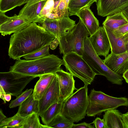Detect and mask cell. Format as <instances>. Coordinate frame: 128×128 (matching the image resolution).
I'll return each mask as SVG.
<instances>
[{"label": "cell", "mask_w": 128, "mask_h": 128, "mask_svg": "<svg viewBox=\"0 0 128 128\" xmlns=\"http://www.w3.org/2000/svg\"><path fill=\"white\" fill-rule=\"evenodd\" d=\"M60 100L58 80L56 74L46 91L41 99L38 101V114L40 115L49 106L59 102Z\"/></svg>", "instance_id": "cell-10"}, {"label": "cell", "mask_w": 128, "mask_h": 128, "mask_svg": "<svg viewBox=\"0 0 128 128\" xmlns=\"http://www.w3.org/2000/svg\"><path fill=\"white\" fill-rule=\"evenodd\" d=\"M80 19L68 33L62 37L59 41V51L63 54L74 52L82 56L86 38L90 36Z\"/></svg>", "instance_id": "cell-6"}, {"label": "cell", "mask_w": 128, "mask_h": 128, "mask_svg": "<svg viewBox=\"0 0 128 128\" xmlns=\"http://www.w3.org/2000/svg\"><path fill=\"white\" fill-rule=\"evenodd\" d=\"M93 124L96 128H106L105 122L103 118L102 119L97 117L91 123Z\"/></svg>", "instance_id": "cell-34"}, {"label": "cell", "mask_w": 128, "mask_h": 128, "mask_svg": "<svg viewBox=\"0 0 128 128\" xmlns=\"http://www.w3.org/2000/svg\"><path fill=\"white\" fill-rule=\"evenodd\" d=\"M26 118L19 115L17 113L12 116L7 118L0 122V128H16Z\"/></svg>", "instance_id": "cell-28"}, {"label": "cell", "mask_w": 128, "mask_h": 128, "mask_svg": "<svg viewBox=\"0 0 128 128\" xmlns=\"http://www.w3.org/2000/svg\"><path fill=\"white\" fill-rule=\"evenodd\" d=\"M104 27L109 40L111 52L118 54L126 51L125 44L122 39L116 38L112 30Z\"/></svg>", "instance_id": "cell-23"}, {"label": "cell", "mask_w": 128, "mask_h": 128, "mask_svg": "<svg viewBox=\"0 0 128 128\" xmlns=\"http://www.w3.org/2000/svg\"><path fill=\"white\" fill-rule=\"evenodd\" d=\"M49 45H48L40 49L23 56L25 60H31L42 58L50 55Z\"/></svg>", "instance_id": "cell-29"}, {"label": "cell", "mask_w": 128, "mask_h": 128, "mask_svg": "<svg viewBox=\"0 0 128 128\" xmlns=\"http://www.w3.org/2000/svg\"><path fill=\"white\" fill-rule=\"evenodd\" d=\"M98 14L105 17L121 12L128 5V0H97Z\"/></svg>", "instance_id": "cell-14"}, {"label": "cell", "mask_w": 128, "mask_h": 128, "mask_svg": "<svg viewBox=\"0 0 128 128\" xmlns=\"http://www.w3.org/2000/svg\"><path fill=\"white\" fill-rule=\"evenodd\" d=\"M66 4V9L67 12H68V6L70 0H64Z\"/></svg>", "instance_id": "cell-46"}, {"label": "cell", "mask_w": 128, "mask_h": 128, "mask_svg": "<svg viewBox=\"0 0 128 128\" xmlns=\"http://www.w3.org/2000/svg\"><path fill=\"white\" fill-rule=\"evenodd\" d=\"M62 59L67 70L82 80L85 86L93 82L96 75L82 56L71 52L63 54Z\"/></svg>", "instance_id": "cell-7"}, {"label": "cell", "mask_w": 128, "mask_h": 128, "mask_svg": "<svg viewBox=\"0 0 128 128\" xmlns=\"http://www.w3.org/2000/svg\"><path fill=\"white\" fill-rule=\"evenodd\" d=\"M29 0H0V11L6 13L26 4Z\"/></svg>", "instance_id": "cell-27"}, {"label": "cell", "mask_w": 128, "mask_h": 128, "mask_svg": "<svg viewBox=\"0 0 128 128\" xmlns=\"http://www.w3.org/2000/svg\"><path fill=\"white\" fill-rule=\"evenodd\" d=\"M47 0L42 1L28 6H24L18 15L32 22L39 23L40 12Z\"/></svg>", "instance_id": "cell-17"}, {"label": "cell", "mask_w": 128, "mask_h": 128, "mask_svg": "<svg viewBox=\"0 0 128 128\" xmlns=\"http://www.w3.org/2000/svg\"><path fill=\"white\" fill-rule=\"evenodd\" d=\"M88 38L94 50L98 56L105 57L109 54L110 44L103 26H100L97 31Z\"/></svg>", "instance_id": "cell-11"}, {"label": "cell", "mask_w": 128, "mask_h": 128, "mask_svg": "<svg viewBox=\"0 0 128 128\" xmlns=\"http://www.w3.org/2000/svg\"><path fill=\"white\" fill-rule=\"evenodd\" d=\"M88 90L87 86L78 89L64 101L61 114L74 122L84 118L89 103Z\"/></svg>", "instance_id": "cell-4"}, {"label": "cell", "mask_w": 128, "mask_h": 128, "mask_svg": "<svg viewBox=\"0 0 128 128\" xmlns=\"http://www.w3.org/2000/svg\"><path fill=\"white\" fill-rule=\"evenodd\" d=\"M35 77L21 75L9 71L0 72V86L6 93L17 97Z\"/></svg>", "instance_id": "cell-8"}, {"label": "cell", "mask_w": 128, "mask_h": 128, "mask_svg": "<svg viewBox=\"0 0 128 128\" xmlns=\"http://www.w3.org/2000/svg\"><path fill=\"white\" fill-rule=\"evenodd\" d=\"M38 101L34 98L32 94L19 106L17 113L26 118L34 112L38 113Z\"/></svg>", "instance_id": "cell-20"}, {"label": "cell", "mask_w": 128, "mask_h": 128, "mask_svg": "<svg viewBox=\"0 0 128 128\" xmlns=\"http://www.w3.org/2000/svg\"><path fill=\"white\" fill-rule=\"evenodd\" d=\"M82 56L96 75L105 76L113 84H122L123 80L122 76L113 72L105 64L95 52L88 36L85 39Z\"/></svg>", "instance_id": "cell-5"}, {"label": "cell", "mask_w": 128, "mask_h": 128, "mask_svg": "<svg viewBox=\"0 0 128 128\" xmlns=\"http://www.w3.org/2000/svg\"><path fill=\"white\" fill-rule=\"evenodd\" d=\"M103 119L106 128H124L122 114L118 110L112 109L105 112Z\"/></svg>", "instance_id": "cell-19"}, {"label": "cell", "mask_w": 128, "mask_h": 128, "mask_svg": "<svg viewBox=\"0 0 128 128\" xmlns=\"http://www.w3.org/2000/svg\"><path fill=\"white\" fill-rule=\"evenodd\" d=\"M33 90L32 88L27 89L16 97L15 99L12 100L9 105L10 108L20 106L22 103L32 94Z\"/></svg>", "instance_id": "cell-30"}, {"label": "cell", "mask_w": 128, "mask_h": 128, "mask_svg": "<svg viewBox=\"0 0 128 128\" xmlns=\"http://www.w3.org/2000/svg\"><path fill=\"white\" fill-rule=\"evenodd\" d=\"M122 119L124 128H128V112L122 114Z\"/></svg>", "instance_id": "cell-36"}, {"label": "cell", "mask_w": 128, "mask_h": 128, "mask_svg": "<svg viewBox=\"0 0 128 128\" xmlns=\"http://www.w3.org/2000/svg\"><path fill=\"white\" fill-rule=\"evenodd\" d=\"M74 122L60 113L47 126L48 128H72Z\"/></svg>", "instance_id": "cell-26"}, {"label": "cell", "mask_w": 128, "mask_h": 128, "mask_svg": "<svg viewBox=\"0 0 128 128\" xmlns=\"http://www.w3.org/2000/svg\"><path fill=\"white\" fill-rule=\"evenodd\" d=\"M97 0H70L68 6V12L69 16L76 15L81 9L85 7L90 8V6Z\"/></svg>", "instance_id": "cell-25"}, {"label": "cell", "mask_w": 128, "mask_h": 128, "mask_svg": "<svg viewBox=\"0 0 128 128\" xmlns=\"http://www.w3.org/2000/svg\"><path fill=\"white\" fill-rule=\"evenodd\" d=\"M38 113L34 112L26 117L16 128H48L40 123Z\"/></svg>", "instance_id": "cell-24"}, {"label": "cell", "mask_w": 128, "mask_h": 128, "mask_svg": "<svg viewBox=\"0 0 128 128\" xmlns=\"http://www.w3.org/2000/svg\"><path fill=\"white\" fill-rule=\"evenodd\" d=\"M122 76L125 80L126 82L128 84V69L123 74Z\"/></svg>", "instance_id": "cell-43"}, {"label": "cell", "mask_w": 128, "mask_h": 128, "mask_svg": "<svg viewBox=\"0 0 128 128\" xmlns=\"http://www.w3.org/2000/svg\"><path fill=\"white\" fill-rule=\"evenodd\" d=\"M6 118V116L3 113L1 109L0 110V122L3 121Z\"/></svg>", "instance_id": "cell-45"}, {"label": "cell", "mask_w": 128, "mask_h": 128, "mask_svg": "<svg viewBox=\"0 0 128 128\" xmlns=\"http://www.w3.org/2000/svg\"><path fill=\"white\" fill-rule=\"evenodd\" d=\"M59 18L57 15L52 12L50 13L46 18V19H54Z\"/></svg>", "instance_id": "cell-40"}, {"label": "cell", "mask_w": 128, "mask_h": 128, "mask_svg": "<svg viewBox=\"0 0 128 128\" xmlns=\"http://www.w3.org/2000/svg\"><path fill=\"white\" fill-rule=\"evenodd\" d=\"M54 0H47L42 9L40 15V22L51 12H52L54 5Z\"/></svg>", "instance_id": "cell-31"}, {"label": "cell", "mask_w": 128, "mask_h": 128, "mask_svg": "<svg viewBox=\"0 0 128 128\" xmlns=\"http://www.w3.org/2000/svg\"><path fill=\"white\" fill-rule=\"evenodd\" d=\"M55 74L58 80L60 93V100L64 101L77 90L75 86V80L74 76L70 72L60 69Z\"/></svg>", "instance_id": "cell-12"}, {"label": "cell", "mask_w": 128, "mask_h": 128, "mask_svg": "<svg viewBox=\"0 0 128 128\" xmlns=\"http://www.w3.org/2000/svg\"><path fill=\"white\" fill-rule=\"evenodd\" d=\"M90 8L87 7L82 8L76 15L82 20L91 36L97 31L100 26L98 20Z\"/></svg>", "instance_id": "cell-16"}, {"label": "cell", "mask_w": 128, "mask_h": 128, "mask_svg": "<svg viewBox=\"0 0 128 128\" xmlns=\"http://www.w3.org/2000/svg\"><path fill=\"white\" fill-rule=\"evenodd\" d=\"M126 51H128V42L125 44Z\"/></svg>", "instance_id": "cell-47"}, {"label": "cell", "mask_w": 128, "mask_h": 128, "mask_svg": "<svg viewBox=\"0 0 128 128\" xmlns=\"http://www.w3.org/2000/svg\"><path fill=\"white\" fill-rule=\"evenodd\" d=\"M44 0H29L24 6H28L40 2ZM56 0H54L55 1Z\"/></svg>", "instance_id": "cell-38"}, {"label": "cell", "mask_w": 128, "mask_h": 128, "mask_svg": "<svg viewBox=\"0 0 128 128\" xmlns=\"http://www.w3.org/2000/svg\"><path fill=\"white\" fill-rule=\"evenodd\" d=\"M64 64L62 59L54 54L36 60H16L10 71L23 76L39 77L48 74H55Z\"/></svg>", "instance_id": "cell-2"}, {"label": "cell", "mask_w": 128, "mask_h": 128, "mask_svg": "<svg viewBox=\"0 0 128 128\" xmlns=\"http://www.w3.org/2000/svg\"><path fill=\"white\" fill-rule=\"evenodd\" d=\"M4 97L5 100V103H6V101L9 102L11 100V95L9 94H5L4 95Z\"/></svg>", "instance_id": "cell-42"}, {"label": "cell", "mask_w": 128, "mask_h": 128, "mask_svg": "<svg viewBox=\"0 0 128 128\" xmlns=\"http://www.w3.org/2000/svg\"><path fill=\"white\" fill-rule=\"evenodd\" d=\"M125 44L128 42V32L124 34L121 38Z\"/></svg>", "instance_id": "cell-44"}, {"label": "cell", "mask_w": 128, "mask_h": 128, "mask_svg": "<svg viewBox=\"0 0 128 128\" xmlns=\"http://www.w3.org/2000/svg\"><path fill=\"white\" fill-rule=\"evenodd\" d=\"M88 105L86 115L95 117L112 109H116L121 106H128V99L125 97L117 98L106 94L101 91L91 90L88 96Z\"/></svg>", "instance_id": "cell-3"}, {"label": "cell", "mask_w": 128, "mask_h": 128, "mask_svg": "<svg viewBox=\"0 0 128 128\" xmlns=\"http://www.w3.org/2000/svg\"><path fill=\"white\" fill-rule=\"evenodd\" d=\"M56 75L55 74H48L40 76L36 83L32 94L35 100H39L44 94Z\"/></svg>", "instance_id": "cell-18"}, {"label": "cell", "mask_w": 128, "mask_h": 128, "mask_svg": "<svg viewBox=\"0 0 128 128\" xmlns=\"http://www.w3.org/2000/svg\"><path fill=\"white\" fill-rule=\"evenodd\" d=\"M58 18L64 17L65 14H68L66 10V4L64 0H60L54 12Z\"/></svg>", "instance_id": "cell-32"}, {"label": "cell", "mask_w": 128, "mask_h": 128, "mask_svg": "<svg viewBox=\"0 0 128 128\" xmlns=\"http://www.w3.org/2000/svg\"><path fill=\"white\" fill-rule=\"evenodd\" d=\"M112 30L116 38H121L124 34L128 32V23L120 26L116 30Z\"/></svg>", "instance_id": "cell-33"}, {"label": "cell", "mask_w": 128, "mask_h": 128, "mask_svg": "<svg viewBox=\"0 0 128 128\" xmlns=\"http://www.w3.org/2000/svg\"><path fill=\"white\" fill-rule=\"evenodd\" d=\"M128 23L122 12L107 16L102 23L103 26L114 30Z\"/></svg>", "instance_id": "cell-22"}, {"label": "cell", "mask_w": 128, "mask_h": 128, "mask_svg": "<svg viewBox=\"0 0 128 128\" xmlns=\"http://www.w3.org/2000/svg\"><path fill=\"white\" fill-rule=\"evenodd\" d=\"M55 38L42 26L32 22L11 36L8 55L14 60L20 59L24 56L49 45Z\"/></svg>", "instance_id": "cell-1"}, {"label": "cell", "mask_w": 128, "mask_h": 128, "mask_svg": "<svg viewBox=\"0 0 128 128\" xmlns=\"http://www.w3.org/2000/svg\"><path fill=\"white\" fill-rule=\"evenodd\" d=\"M91 123L88 124L85 122H83L80 124H74L72 128H94V126H92Z\"/></svg>", "instance_id": "cell-35"}, {"label": "cell", "mask_w": 128, "mask_h": 128, "mask_svg": "<svg viewBox=\"0 0 128 128\" xmlns=\"http://www.w3.org/2000/svg\"><path fill=\"white\" fill-rule=\"evenodd\" d=\"M31 22L15 14L8 17L7 20L0 25V32L3 36L17 33L26 27Z\"/></svg>", "instance_id": "cell-15"}, {"label": "cell", "mask_w": 128, "mask_h": 128, "mask_svg": "<svg viewBox=\"0 0 128 128\" xmlns=\"http://www.w3.org/2000/svg\"><path fill=\"white\" fill-rule=\"evenodd\" d=\"M64 102L60 100L59 102L51 105L40 115L44 124L47 126L61 113Z\"/></svg>", "instance_id": "cell-21"}, {"label": "cell", "mask_w": 128, "mask_h": 128, "mask_svg": "<svg viewBox=\"0 0 128 128\" xmlns=\"http://www.w3.org/2000/svg\"><path fill=\"white\" fill-rule=\"evenodd\" d=\"M39 24L59 42L60 38L70 32L76 24L75 21L70 18L68 14H66L62 17L45 19Z\"/></svg>", "instance_id": "cell-9"}, {"label": "cell", "mask_w": 128, "mask_h": 128, "mask_svg": "<svg viewBox=\"0 0 128 128\" xmlns=\"http://www.w3.org/2000/svg\"><path fill=\"white\" fill-rule=\"evenodd\" d=\"M5 13L0 11V25L4 22L9 17L6 16Z\"/></svg>", "instance_id": "cell-37"}, {"label": "cell", "mask_w": 128, "mask_h": 128, "mask_svg": "<svg viewBox=\"0 0 128 128\" xmlns=\"http://www.w3.org/2000/svg\"><path fill=\"white\" fill-rule=\"evenodd\" d=\"M121 12L128 21V5L123 9Z\"/></svg>", "instance_id": "cell-39"}, {"label": "cell", "mask_w": 128, "mask_h": 128, "mask_svg": "<svg viewBox=\"0 0 128 128\" xmlns=\"http://www.w3.org/2000/svg\"><path fill=\"white\" fill-rule=\"evenodd\" d=\"M102 60L110 69L117 74H122L128 69V51L118 54L111 52Z\"/></svg>", "instance_id": "cell-13"}, {"label": "cell", "mask_w": 128, "mask_h": 128, "mask_svg": "<svg viewBox=\"0 0 128 128\" xmlns=\"http://www.w3.org/2000/svg\"><path fill=\"white\" fill-rule=\"evenodd\" d=\"M6 94L2 87L0 86V98L2 99L4 101V103L5 100L4 97V94Z\"/></svg>", "instance_id": "cell-41"}]
</instances>
